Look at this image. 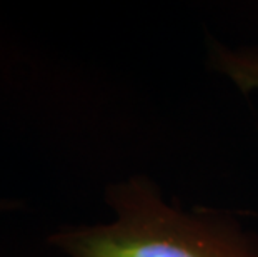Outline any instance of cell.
<instances>
[{"instance_id":"cell-2","label":"cell","mask_w":258,"mask_h":257,"mask_svg":"<svg viewBox=\"0 0 258 257\" xmlns=\"http://www.w3.org/2000/svg\"><path fill=\"white\" fill-rule=\"evenodd\" d=\"M217 69L233 82L243 94L258 92V47L215 50Z\"/></svg>"},{"instance_id":"cell-3","label":"cell","mask_w":258,"mask_h":257,"mask_svg":"<svg viewBox=\"0 0 258 257\" xmlns=\"http://www.w3.org/2000/svg\"><path fill=\"white\" fill-rule=\"evenodd\" d=\"M24 207V202L19 199H10V197H0V216L9 214V212L20 211Z\"/></svg>"},{"instance_id":"cell-1","label":"cell","mask_w":258,"mask_h":257,"mask_svg":"<svg viewBox=\"0 0 258 257\" xmlns=\"http://www.w3.org/2000/svg\"><path fill=\"white\" fill-rule=\"evenodd\" d=\"M113 221L63 226L48 244L67 257H258V240L238 224L170 204L152 180L108 185Z\"/></svg>"}]
</instances>
